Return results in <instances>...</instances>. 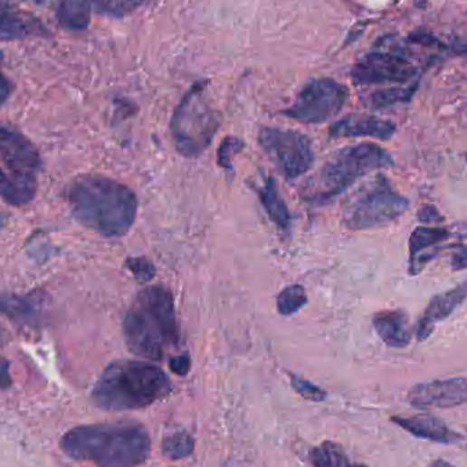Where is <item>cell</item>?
<instances>
[{
	"instance_id": "obj_9",
	"label": "cell",
	"mask_w": 467,
	"mask_h": 467,
	"mask_svg": "<svg viewBox=\"0 0 467 467\" xmlns=\"http://www.w3.org/2000/svg\"><path fill=\"white\" fill-rule=\"evenodd\" d=\"M259 142L271 162L286 179L305 176L315 163L310 138L300 131L281 128H262Z\"/></svg>"
},
{
	"instance_id": "obj_22",
	"label": "cell",
	"mask_w": 467,
	"mask_h": 467,
	"mask_svg": "<svg viewBox=\"0 0 467 467\" xmlns=\"http://www.w3.org/2000/svg\"><path fill=\"white\" fill-rule=\"evenodd\" d=\"M309 461L313 467H367L348 458L340 445L332 442L321 443L309 453Z\"/></svg>"
},
{
	"instance_id": "obj_6",
	"label": "cell",
	"mask_w": 467,
	"mask_h": 467,
	"mask_svg": "<svg viewBox=\"0 0 467 467\" xmlns=\"http://www.w3.org/2000/svg\"><path fill=\"white\" fill-rule=\"evenodd\" d=\"M0 163L9 170L0 197L12 205L31 203L36 195L42 157L31 139L12 126L0 125Z\"/></svg>"
},
{
	"instance_id": "obj_27",
	"label": "cell",
	"mask_w": 467,
	"mask_h": 467,
	"mask_svg": "<svg viewBox=\"0 0 467 467\" xmlns=\"http://www.w3.org/2000/svg\"><path fill=\"white\" fill-rule=\"evenodd\" d=\"M243 147H245V144H243V139L237 138V137H227V138L223 139L219 152H217V162H219L220 167L227 171L233 170L231 159H233V156L240 153Z\"/></svg>"
},
{
	"instance_id": "obj_8",
	"label": "cell",
	"mask_w": 467,
	"mask_h": 467,
	"mask_svg": "<svg viewBox=\"0 0 467 467\" xmlns=\"http://www.w3.org/2000/svg\"><path fill=\"white\" fill-rule=\"evenodd\" d=\"M219 126V112L206 101L205 84L193 85L171 119V134L176 150L186 157H198L211 145Z\"/></svg>"
},
{
	"instance_id": "obj_21",
	"label": "cell",
	"mask_w": 467,
	"mask_h": 467,
	"mask_svg": "<svg viewBox=\"0 0 467 467\" xmlns=\"http://www.w3.org/2000/svg\"><path fill=\"white\" fill-rule=\"evenodd\" d=\"M91 12V0H61L56 17L69 31H85L90 26Z\"/></svg>"
},
{
	"instance_id": "obj_4",
	"label": "cell",
	"mask_w": 467,
	"mask_h": 467,
	"mask_svg": "<svg viewBox=\"0 0 467 467\" xmlns=\"http://www.w3.org/2000/svg\"><path fill=\"white\" fill-rule=\"evenodd\" d=\"M173 384L165 370L147 361L119 359L101 373L92 389L96 406L109 412L144 409L170 396Z\"/></svg>"
},
{
	"instance_id": "obj_18",
	"label": "cell",
	"mask_w": 467,
	"mask_h": 467,
	"mask_svg": "<svg viewBox=\"0 0 467 467\" xmlns=\"http://www.w3.org/2000/svg\"><path fill=\"white\" fill-rule=\"evenodd\" d=\"M373 329L388 348H407L413 339L409 318L404 310L378 311L373 318Z\"/></svg>"
},
{
	"instance_id": "obj_16",
	"label": "cell",
	"mask_w": 467,
	"mask_h": 467,
	"mask_svg": "<svg viewBox=\"0 0 467 467\" xmlns=\"http://www.w3.org/2000/svg\"><path fill=\"white\" fill-rule=\"evenodd\" d=\"M396 126L389 120L380 119L372 115H348L338 120L329 128L331 138H351V137H372L388 141L396 134Z\"/></svg>"
},
{
	"instance_id": "obj_36",
	"label": "cell",
	"mask_w": 467,
	"mask_h": 467,
	"mask_svg": "<svg viewBox=\"0 0 467 467\" xmlns=\"http://www.w3.org/2000/svg\"><path fill=\"white\" fill-rule=\"evenodd\" d=\"M428 467H455L453 464L448 463V462L443 461V459H436V461L431 462Z\"/></svg>"
},
{
	"instance_id": "obj_19",
	"label": "cell",
	"mask_w": 467,
	"mask_h": 467,
	"mask_svg": "<svg viewBox=\"0 0 467 467\" xmlns=\"http://www.w3.org/2000/svg\"><path fill=\"white\" fill-rule=\"evenodd\" d=\"M259 193L260 203L264 206L268 217L275 223L279 230L284 234L290 233L291 230V214L289 208L279 192L278 185L272 176H268L264 181V185L257 190Z\"/></svg>"
},
{
	"instance_id": "obj_10",
	"label": "cell",
	"mask_w": 467,
	"mask_h": 467,
	"mask_svg": "<svg viewBox=\"0 0 467 467\" xmlns=\"http://www.w3.org/2000/svg\"><path fill=\"white\" fill-rule=\"evenodd\" d=\"M348 99V90L331 78H316L298 93L286 117L302 123H324L339 114Z\"/></svg>"
},
{
	"instance_id": "obj_3",
	"label": "cell",
	"mask_w": 467,
	"mask_h": 467,
	"mask_svg": "<svg viewBox=\"0 0 467 467\" xmlns=\"http://www.w3.org/2000/svg\"><path fill=\"white\" fill-rule=\"evenodd\" d=\"M123 338L129 351L149 361H162L179 345L176 303L163 286L142 289L123 320Z\"/></svg>"
},
{
	"instance_id": "obj_29",
	"label": "cell",
	"mask_w": 467,
	"mask_h": 467,
	"mask_svg": "<svg viewBox=\"0 0 467 467\" xmlns=\"http://www.w3.org/2000/svg\"><path fill=\"white\" fill-rule=\"evenodd\" d=\"M290 378H291L292 388H294L300 396H302L303 398L313 402H321L326 399V391L319 388L318 386L310 383V381L305 380V378L300 377V376L297 375H290Z\"/></svg>"
},
{
	"instance_id": "obj_12",
	"label": "cell",
	"mask_w": 467,
	"mask_h": 467,
	"mask_svg": "<svg viewBox=\"0 0 467 467\" xmlns=\"http://www.w3.org/2000/svg\"><path fill=\"white\" fill-rule=\"evenodd\" d=\"M407 399L415 409H445L467 404V376L415 384Z\"/></svg>"
},
{
	"instance_id": "obj_26",
	"label": "cell",
	"mask_w": 467,
	"mask_h": 467,
	"mask_svg": "<svg viewBox=\"0 0 467 467\" xmlns=\"http://www.w3.org/2000/svg\"><path fill=\"white\" fill-rule=\"evenodd\" d=\"M417 90V84L410 85V87L388 88V90L377 91L372 93L369 98L370 106L373 109H386V107L394 106L396 103H404L409 101Z\"/></svg>"
},
{
	"instance_id": "obj_1",
	"label": "cell",
	"mask_w": 467,
	"mask_h": 467,
	"mask_svg": "<svg viewBox=\"0 0 467 467\" xmlns=\"http://www.w3.org/2000/svg\"><path fill=\"white\" fill-rule=\"evenodd\" d=\"M66 195L75 219L103 237H123L136 222L138 198L130 187L109 176H78Z\"/></svg>"
},
{
	"instance_id": "obj_33",
	"label": "cell",
	"mask_w": 467,
	"mask_h": 467,
	"mask_svg": "<svg viewBox=\"0 0 467 467\" xmlns=\"http://www.w3.org/2000/svg\"><path fill=\"white\" fill-rule=\"evenodd\" d=\"M13 90H14V85L10 81L9 78L4 74V72L0 71V109L9 100L10 96H12Z\"/></svg>"
},
{
	"instance_id": "obj_38",
	"label": "cell",
	"mask_w": 467,
	"mask_h": 467,
	"mask_svg": "<svg viewBox=\"0 0 467 467\" xmlns=\"http://www.w3.org/2000/svg\"><path fill=\"white\" fill-rule=\"evenodd\" d=\"M25 2H31V4L37 5V6H40V5L45 4V0H25Z\"/></svg>"
},
{
	"instance_id": "obj_11",
	"label": "cell",
	"mask_w": 467,
	"mask_h": 467,
	"mask_svg": "<svg viewBox=\"0 0 467 467\" xmlns=\"http://www.w3.org/2000/svg\"><path fill=\"white\" fill-rule=\"evenodd\" d=\"M417 74L415 67L394 52H370L351 70L356 85L406 84Z\"/></svg>"
},
{
	"instance_id": "obj_7",
	"label": "cell",
	"mask_w": 467,
	"mask_h": 467,
	"mask_svg": "<svg viewBox=\"0 0 467 467\" xmlns=\"http://www.w3.org/2000/svg\"><path fill=\"white\" fill-rule=\"evenodd\" d=\"M409 206V200L394 189L389 179L377 174L346 201L342 222L348 230H370L398 219Z\"/></svg>"
},
{
	"instance_id": "obj_14",
	"label": "cell",
	"mask_w": 467,
	"mask_h": 467,
	"mask_svg": "<svg viewBox=\"0 0 467 467\" xmlns=\"http://www.w3.org/2000/svg\"><path fill=\"white\" fill-rule=\"evenodd\" d=\"M453 237L450 228L420 225L413 230L409 240L410 273L418 275L432 260L439 256L443 243Z\"/></svg>"
},
{
	"instance_id": "obj_13",
	"label": "cell",
	"mask_w": 467,
	"mask_h": 467,
	"mask_svg": "<svg viewBox=\"0 0 467 467\" xmlns=\"http://www.w3.org/2000/svg\"><path fill=\"white\" fill-rule=\"evenodd\" d=\"M32 37L52 39V34L36 15L0 0V43Z\"/></svg>"
},
{
	"instance_id": "obj_15",
	"label": "cell",
	"mask_w": 467,
	"mask_h": 467,
	"mask_svg": "<svg viewBox=\"0 0 467 467\" xmlns=\"http://www.w3.org/2000/svg\"><path fill=\"white\" fill-rule=\"evenodd\" d=\"M466 298L467 279L459 283L458 286L434 295L426 306L423 318L418 321L417 329H415L417 339L420 342L428 339L434 334V326L450 318L453 311L466 300Z\"/></svg>"
},
{
	"instance_id": "obj_34",
	"label": "cell",
	"mask_w": 467,
	"mask_h": 467,
	"mask_svg": "<svg viewBox=\"0 0 467 467\" xmlns=\"http://www.w3.org/2000/svg\"><path fill=\"white\" fill-rule=\"evenodd\" d=\"M10 386H12V376H10L9 361L0 357V389H7Z\"/></svg>"
},
{
	"instance_id": "obj_20",
	"label": "cell",
	"mask_w": 467,
	"mask_h": 467,
	"mask_svg": "<svg viewBox=\"0 0 467 467\" xmlns=\"http://www.w3.org/2000/svg\"><path fill=\"white\" fill-rule=\"evenodd\" d=\"M42 305L43 297L36 294H0V315L15 321L31 320L39 313Z\"/></svg>"
},
{
	"instance_id": "obj_23",
	"label": "cell",
	"mask_w": 467,
	"mask_h": 467,
	"mask_svg": "<svg viewBox=\"0 0 467 467\" xmlns=\"http://www.w3.org/2000/svg\"><path fill=\"white\" fill-rule=\"evenodd\" d=\"M195 450V440L186 431L173 432L163 440L162 453L170 459H182L189 456Z\"/></svg>"
},
{
	"instance_id": "obj_5",
	"label": "cell",
	"mask_w": 467,
	"mask_h": 467,
	"mask_svg": "<svg viewBox=\"0 0 467 467\" xmlns=\"http://www.w3.org/2000/svg\"><path fill=\"white\" fill-rule=\"evenodd\" d=\"M394 165L393 156L373 142L348 145L329 156L320 173L311 181L306 201L326 205L339 197L358 179L377 168Z\"/></svg>"
},
{
	"instance_id": "obj_37",
	"label": "cell",
	"mask_w": 467,
	"mask_h": 467,
	"mask_svg": "<svg viewBox=\"0 0 467 467\" xmlns=\"http://www.w3.org/2000/svg\"><path fill=\"white\" fill-rule=\"evenodd\" d=\"M5 181H6V174H5V171L0 168V185H4Z\"/></svg>"
},
{
	"instance_id": "obj_35",
	"label": "cell",
	"mask_w": 467,
	"mask_h": 467,
	"mask_svg": "<svg viewBox=\"0 0 467 467\" xmlns=\"http://www.w3.org/2000/svg\"><path fill=\"white\" fill-rule=\"evenodd\" d=\"M10 342V334L7 332V329H5L4 327L0 326V346L7 345Z\"/></svg>"
},
{
	"instance_id": "obj_2",
	"label": "cell",
	"mask_w": 467,
	"mask_h": 467,
	"mask_svg": "<svg viewBox=\"0 0 467 467\" xmlns=\"http://www.w3.org/2000/svg\"><path fill=\"white\" fill-rule=\"evenodd\" d=\"M61 448L70 458L98 467H136L149 456L150 437L141 424H95L70 429Z\"/></svg>"
},
{
	"instance_id": "obj_31",
	"label": "cell",
	"mask_w": 467,
	"mask_h": 467,
	"mask_svg": "<svg viewBox=\"0 0 467 467\" xmlns=\"http://www.w3.org/2000/svg\"><path fill=\"white\" fill-rule=\"evenodd\" d=\"M190 361L189 354H181V356H174L168 359V367H170L171 372L176 373V375L179 376H186L190 370Z\"/></svg>"
},
{
	"instance_id": "obj_30",
	"label": "cell",
	"mask_w": 467,
	"mask_h": 467,
	"mask_svg": "<svg viewBox=\"0 0 467 467\" xmlns=\"http://www.w3.org/2000/svg\"><path fill=\"white\" fill-rule=\"evenodd\" d=\"M417 219L424 225L443 222V216L440 214L439 209L432 204H424L420 206L417 211Z\"/></svg>"
},
{
	"instance_id": "obj_17",
	"label": "cell",
	"mask_w": 467,
	"mask_h": 467,
	"mask_svg": "<svg viewBox=\"0 0 467 467\" xmlns=\"http://www.w3.org/2000/svg\"><path fill=\"white\" fill-rule=\"evenodd\" d=\"M391 420L418 439L439 443V444H455L462 440L461 434L448 428L444 421L432 415H417L413 417L396 415Z\"/></svg>"
},
{
	"instance_id": "obj_25",
	"label": "cell",
	"mask_w": 467,
	"mask_h": 467,
	"mask_svg": "<svg viewBox=\"0 0 467 467\" xmlns=\"http://www.w3.org/2000/svg\"><path fill=\"white\" fill-rule=\"evenodd\" d=\"M306 303H308V295H306L305 289L300 284H291L281 290L276 300L279 313L283 316L294 315Z\"/></svg>"
},
{
	"instance_id": "obj_32",
	"label": "cell",
	"mask_w": 467,
	"mask_h": 467,
	"mask_svg": "<svg viewBox=\"0 0 467 467\" xmlns=\"http://www.w3.org/2000/svg\"><path fill=\"white\" fill-rule=\"evenodd\" d=\"M451 268L453 271L467 270V245H463V243L455 245L453 256H451Z\"/></svg>"
},
{
	"instance_id": "obj_28",
	"label": "cell",
	"mask_w": 467,
	"mask_h": 467,
	"mask_svg": "<svg viewBox=\"0 0 467 467\" xmlns=\"http://www.w3.org/2000/svg\"><path fill=\"white\" fill-rule=\"evenodd\" d=\"M125 267L133 273L139 283H147L156 275L155 265L147 257H129L125 262Z\"/></svg>"
},
{
	"instance_id": "obj_24",
	"label": "cell",
	"mask_w": 467,
	"mask_h": 467,
	"mask_svg": "<svg viewBox=\"0 0 467 467\" xmlns=\"http://www.w3.org/2000/svg\"><path fill=\"white\" fill-rule=\"evenodd\" d=\"M148 0H91L93 9L99 14L122 18L144 6Z\"/></svg>"
}]
</instances>
